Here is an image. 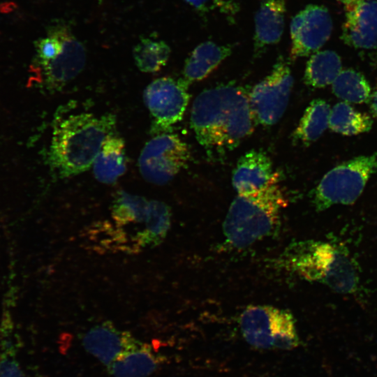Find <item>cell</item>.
<instances>
[{"label":"cell","instance_id":"obj_9","mask_svg":"<svg viewBox=\"0 0 377 377\" xmlns=\"http://www.w3.org/2000/svg\"><path fill=\"white\" fill-rule=\"evenodd\" d=\"M189 84L182 77H163L151 82L144 90V102L154 118L151 132L169 133L184 116L190 96Z\"/></svg>","mask_w":377,"mask_h":377},{"label":"cell","instance_id":"obj_27","mask_svg":"<svg viewBox=\"0 0 377 377\" xmlns=\"http://www.w3.org/2000/svg\"><path fill=\"white\" fill-rule=\"evenodd\" d=\"M188 5L193 7L195 9L201 11L207 12L214 9L216 6L221 5V0H184Z\"/></svg>","mask_w":377,"mask_h":377},{"label":"cell","instance_id":"obj_8","mask_svg":"<svg viewBox=\"0 0 377 377\" xmlns=\"http://www.w3.org/2000/svg\"><path fill=\"white\" fill-rule=\"evenodd\" d=\"M190 158L186 144L178 135L169 133L156 135L146 143L138 159L140 172L149 183L169 182Z\"/></svg>","mask_w":377,"mask_h":377},{"label":"cell","instance_id":"obj_20","mask_svg":"<svg viewBox=\"0 0 377 377\" xmlns=\"http://www.w3.org/2000/svg\"><path fill=\"white\" fill-rule=\"evenodd\" d=\"M170 221L171 212L168 205L158 200L149 201L145 226L135 237L138 246L154 247L159 245L167 235Z\"/></svg>","mask_w":377,"mask_h":377},{"label":"cell","instance_id":"obj_6","mask_svg":"<svg viewBox=\"0 0 377 377\" xmlns=\"http://www.w3.org/2000/svg\"><path fill=\"white\" fill-rule=\"evenodd\" d=\"M239 322L244 339L255 348L290 350L300 345L294 318L286 310L267 305L249 306Z\"/></svg>","mask_w":377,"mask_h":377},{"label":"cell","instance_id":"obj_24","mask_svg":"<svg viewBox=\"0 0 377 377\" xmlns=\"http://www.w3.org/2000/svg\"><path fill=\"white\" fill-rule=\"evenodd\" d=\"M332 91L339 98L349 103H362L371 98V87L360 73L353 69L343 70L332 82Z\"/></svg>","mask_w":377,"mask_h":377},{"label":"cell","instance_id":"obj_13","mask_svg":"<svg viewBox=\"0 0 377 377\" xmlns=\"http://www.w3.org/2000/svg\"><path fill=\"white\" fill-rule=\"evenodd\" d=\"M135 337L121 331L110 321L92 327L82 337L84 349L104 365L109 366L130 345Z\"/></svg>","mask_w":377,"mask_h":377},{"label":"cell","instance_id":"obj_22","mask_svg":"<svg viewBox=\"0 0 377 377\" xmlns=\"http://www.w3.org/2000/svg\"><path fill=\"white\" fill-rule=\"evenodd\" d=\"M372 125L373 120L368 114L340 102L331 110L328 126L335 133L353 135L369 131Z\"/></svg>","mask_w":377,"mask_h":377},{"label":"cell","instance_id":"obj_2","mask_svg":"<svg viewBox=\"0 0 377 377\" xmlns=\"http://www.w3.org/2000/svg\"><path fill=\"white\" fill-rule=\"evenodd\" d=\"M115 123L114 116L110 113L100 117L89 112L65 117L58 113L47 153L53 172L65 178L88 170Z\"/></svg>","mask_w":377,"mask_h":377},{"label":"cell","instance_id":"obj_17","mask_svg":"<svg viewBox=\"0 0 377 377\" xmlns=\"http://www.w3.org/2000/svg\"><path fill=\"white\" fill-rule=\"evenodd\" d=\"M231 53V45L209 40L199 44L185 62L183 78L189 84L205 78Z\"/></svg>","mask_w":377,"mask_h":377},{"label":"cell","instance_id":"obj_16","mask_svg":"<svg viewBox=\"0 0 377 377\" xmlns=\"http://www.w3.org/2000/svg\"><path fill=\"white\" fill-rule=\"evenodd\" d=\"M161 363V357L154 353L149 344L134 338L107 369L113 377H148Z\"/></svg>","mask_w":377,"mask_h":377},{"label":"cell","instance_id":"obj_12","mask_svg":"<svg viewBox=\"0 0 377 377\" xmlns=\"http://www.w3.org/2000/svg\"><path fill=\"white\" fill-rule=\"evenodd\" d=\"M346 8L343 41L357 48H377V1L359 0Z\"/></svg>","mask_w":377,"mask_h":377},{"label":"cell","instance_id":"obj_19","mask_svg":"<svg viewBox=\"0 0 377 377\" xmlns=\"http://www.w3.org/2000/svg\"><path fill=\"white\" fill-rule=\"evenodd\" d=\"M330 112V106L325 101L313 100L294 131L293 140L306 146L317 140L329 125Z\"/></svg>","mask_w":377,"mask_h":377},{"label":"cell","instance_id":"obj_14","mask_svg":"<svg viewBox=\"0 0 377 377\" xmlns=\"http://www.w3.org/2000/svg\"><path fill=\"white\" fill-rule=\"evenodd\" d=\"M272 162L261 150H251L238 160L232 172V184L237 193L265 186L274 177Z\"/></svg>","mask_w":377,"mask_h":377},{"label":"cell","instance_id":"obj_15","mask_svg":"<svg viewBox=\"0 0 377 377\" xmlns=\"http://www.w3.org/2000/svg\"><path fill=\"white\" fill-rule=\"evenodd\" d=\"M285 0H262L255 15L254 54L259 57L269 45L277 43L285 25Z\"/></svg>","mask_w":377,"mask_h":377},{"label":"cell","instance_id":"obj_18","mask_svg":"<svg viewBox=\"0 0 377 377\" xmlns=\"http://www.w3.org/2000/svg\"><path fill=\"white\" fill-rule=\"evenodd\" d=\"M126 169L124 142L120 137L110 133L94 161V175L100 182L110 184L124 175Z\"/></svg>","mask_w":377,"mask_h":377},{"label":"cell","instance_id":"obj_26","mask_svg":"<svg viewBox=\"0 0 377 377\" xmlns=\"http://www.w3.org/2000/svg\"><path fill=\"white\" fill-rule=\"evenodd\" d=\"M9 325H3L0 334V377H26L17 357L18 340Z\"/></svg>","mask_w":377,"mask_h":377},{"label":"cell","instance_id":"obj_4","mask_svg":"<svg viewBox=\"0 0 377 377\" xmlns=\"http://www.w3.org/2000/svg\"><path fill=\"white\" fill-rule=\"evenodd\" d=\"M285 254L290 268L306 280L323 283L341 294L357 289V264L341 244L300 241L291 244Z\"/></svg>","mask_w":377,"mask_h":377},{"label":"cell","instance_id":"obj_5","mask_svg":"<svg viewBox=\"0 0 377 377\" xmlns=\"http://www.w3.org/2000/svg\"><path fill=\"white\" fill-rule=\"evenodd\" d=\"M377 172V151L343 162L328 171L312 193L316 211L332 205H351L362 193L368 180Z\"/></svg>","mask_w":377,"mask_h":377},{"label":"cell","instance_id":"obj_23","mask_svg":"<svg viewBox=\"0 0 377 377\" xmlns=\"http://www.w3.org/2000/svg\"><path fill=\"white\" fill-rule=\"evenodd\" d=\"M137 67L145 73H156L167 63L170 47L163 40L142 37L133 50Z\"/></svg>","mask_w":377,"mask_h":377},{"label":"cell","instance_id":"obj_7","mask_svg":"<svg viewBox=\"0 0 377 377\" xmlns=\"http://www.w3.org/2000/svg\"><path fill=\"white\" fill-rule=\"evenodd\" d=\"M293 85L288 64L280 59L271 73L249 93V103L255 125L269 126L277 123L285 112Z\"/></svg>","mask_w":377,"mask_h":377},{"label":"cell","instance_id":"obj_3","mask_svg":"<svg viewBox=\"0 0 377 377\" xmlns=\"http://www.w3.org/2000/svg\"><path fill=\"white\" fill-rule=\"evenodd\" d=\"M279 174L265 186L238 193L223 223L226 242L243 249L269 235L279 223L288 200L279 184Z\"/></svg>","mask_w":377,"mask_h":377},{"label":"cell","instance_id":"obj_1","mask_svg":"<svg viewBox=\"0 0 377 377\" xmlns=\"http://www.w3.org/2000/svg\"><path fill=\"white\" fill-rule=\"evenodd\" d=\"M249 94L235 84L205 89L194 100L191 126L209 157L221 158L235 149L254 128Z\"/></svg>","mask_w":377,"mask_h":377},{"label":"cell","instance_id":"obj_11","mask_svg":"<svg viewBox=\"0 0 377 377\" xmlns=\"http://www.w3.org/2000/svg\"><path fill=\"white\" fill-rule=\"evenodd\" d=\"M332 30V20L325 7L312 4L305 7L290 22V59L295 60L318 52L329 39Z\"/></svg>","mask_w":377,"mask_h":377},{"label":"cell","instance_id":"obj_25","mask_svg":"<svg viewBox=\"0 0 377 377\" xmlns=\"http://www.w3.org/2000/svg\"><path fill=\"white\" fill-rule=\"evenodd\" d=\"M148 203L149 201L142 196L119 191L112 202V216L121 225L145 222Z\"/></svg>","mask_w":377,"mask_h":377},{"label":"cell","instance_id":"obj_28","mask_svg":"<svg viewBox=\"0 0 377 377\" xmlns=\"http://www.w3.org/2000/svg\"><path fill=\"white\" fill-rule=\"evenodd\" d=\"M370 108L373 114L377 117V89L373 93L370 98Z\"/></svg>","mask_w":377,"mask_h":377},{"label":"cell","instance_id":"obj_10","mask_svg":"<svg viewBox=\"0 0 377 377\" xmlns=\"http://www.w3.org/2000/svg\"><path fill=\"white\" fill-rule=\"evenodd\" d=\"M62 38L63 49L54 59L32 66L36 83L50 91L61 89L82 72L86 64L84 46L64 22Z\"/></svg>","mask_w":377,"mask_h":377},{"label":"cell","instance_id":"obj_21","mask_svg":"<svg viewBox=\"0 0 377 377\" xmlns=\"http://www.w3.org/2000/svg\"><path fill=\"white\" fill-rule=\"evenodd\" d=\"M340 57L334 51L324 50L314 53L306 63L304 81L314 88L332 84L342 71Z\"/></svg>","mask_w":377,"mask_h":377},{"label":"cell","instance_id":"obj_29","mask_svg":"<svg viewBox=\"0 0 377 377\" xmlns=\"http://www.w3.org/2000/svg\"><path fill=\"white\" fill-rule=\"evenodd\" d=\"M338 1L342 2L346 6H348V5H350V4L353 3H355V2L358 1L359 0H338Z\"/></svg>","mask_w":377,"mask_h":377}]
</instances>
